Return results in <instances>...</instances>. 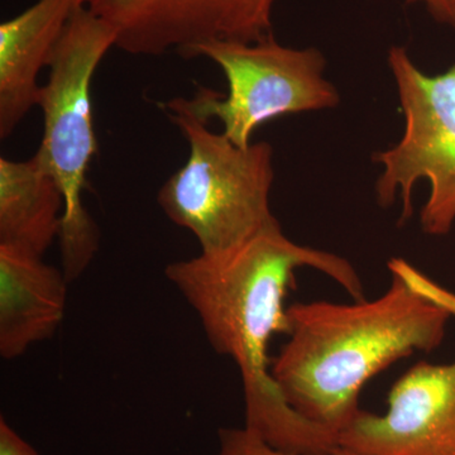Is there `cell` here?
I'll list each match as a JSON object with an SVG mask.
<instances>
[{
    "label": "cell",
    "instance_id": "6da1fadb",
    "mask_svg": "<svg viewBox=\"0 0 455 455\" xmlns=\"http://www.w3.org/2000/svg\"><path fill=\"white\" fill-rule=\"evenodd\" d=\"M322 272L353 300H364L352 263L325 251L295 243L278 227L238 250L170 263L167 280L196 311L209 343L232 359L241 373L244 427L272 448L292 455H331L337 436L311 424L286 403L271 374L269 344L289 331L284 298L296 269Z\"/></svg>",
    "mask_w": 455,
    "mask_h": 455
},
{
    "label": "cell",
    "instance_id": "7a4b0ae2",
    "mask_svg": "<svg viewBox=\"0 0 455 455\" xmlns=\"http://www.w3.org/2000/svg\"><path fill=\"white\" fill-rule=\"evenodd\" d=\"M372 301L295 302L286 343L271 374L286 403L337 436L359 414L362 388L398 359L442 346L455 317V292L403 259Z\"/></svg>",
    "mask_w": 455,
    "mask_h": 455
},
{
    "label": "cell",
    "instance_id": "3957f363",
    "mask_svg": "<svg viewBox=\"0 0 455 455\" xmlns=\"http://www.w3.org/2000/svg\"><path fill=\"white\" fill-rule=\"evenodd\" d=\"M161 107L187 140L188 157L164 181L157 203L173 224L196 236L200 253H229L281 227L269 203L275 178L271 145L236 146L176 99Z\"/></svg>",
    "mask_w": 455,
    "mask_h": 455
},
{
    "label": "cell",
    "instance_id": "277c9868",
    "mask_svg": "<svg viewBox=\"0 0 455 455\" xmlns=\"http://www.w3.org/2000/svg\"><path fill=\"white\" fill-rule=\"evenodd\" d=\"M116 47L112 27L80 4L68 20L50 62L38 107L44 136L36 156L56 180L64 196L60 235L62 271L77 280L99 250L97 223L84 204L89 166L98 154L92 121V84L108 51Z\"/></svg>",
    "mask_w": 455,
    "mask_h": 455
},
{
    "label": "cell",
    "instance_id": "5b68a950",
    "mask_svg": "<svg viewBox=\"0 0 455 455\" xmlns=\"http://www.w3.org/2000/svg\"><path fill=\"white\" fill-rule=\"evenodd\" d=\"M197 56L220 66L228 94L199 88L193 98L176 101L200 121H220L224 136L239 147L252 145L257 128L278 116L331 109L340 101L316 49H291L272 37L253 44L211 42L197 47L193 59Z\"/></svg>",
    "mask_w": 455,
    "mask_h": 455
},
{
    "label": "cell",
    "instance_id": "8992f818",
    "mask_svg": "<svg viewBox=\"0 0 455 455\" xmlns=\"http://www.w3.org/2000/svg\"><path fill=\"white\" fill-rule=\"evenodd\" d=\"M405 131L397 145L373 155L382 164L376 182L377 202L383 208L403 204L401 223L414 214L416 182L427 180L429 197L420 224L429 235H447L455 223V64L444 73H423L403 47L388 51Z\"/></svg>",
    "mask_w": 455,
    "mask_h": 455
},
{
    "label": "cell",
    "instance_id": "52a82bcc",
    "mask_svg": "<svg viewBox=\"0 0 455 455\" xmlns=\"http://www.w3.org/2000/svg\"><path fill=\"white\" fill-rule=\"evenodd\" d=\"M276 0H80L116 33V47L131 55L179 53L193 59L215 41L274 37Z\"/></svg>",
    "mask_w": 455,
    "mask_h": 455
},
{
    "label": "cell",
    "instance_id": "ba28073f",
    "mask_svg": "<svg viewBox=\"0 0 455 455\" xmlns=\"http://www.w3.org/2000/svg\"><path fill=\"white\" fill-rule=\"evenodd\" d=\"M357 455H455V359L419 362L392 386L387 410H361L338 434Z\"/></svg>",
    "mask_w": 455,
    "mask_h": 455
},
{
    "label": "cell",
    "instance_id": "9c48e42d",
    "mask_svg": "<svg viewBox=\"0 0 455 455\" xmlns=\"http://www.w3.org/2000/svg\"><path fill=\"white\" fill-rule=\"evenodd\" d=\"M79 5L80 0H37L0 25V139L38 106L41 71Z\"/></svg>",
    "mask_w": 455,
    "mask_h": 455
},
{
    "label": "cell",
    "instance_id": "30bf717a",
    "mask_svg": "<svg viewBox=\"0 0 455 455\" xmlns=\"http://www.w3.org/2000/svg\"><path fill=\"white\" fill-rule=\"evenodd\" d=\"M68 280L41 256L0 244V355L22 357L64 322Z\"/></svg>",
    "mask_w": 455,
    "mask_h": 455
},
{
    "label": "cell",
    "instance_id": "8fae6325",
    "mask_svg": "<svg viewBox=\"0 0 455 455\" xmlns=\"http://www.w3.org/2000/svg\"><path fill=\"white\" fill-rule=\"evenodd\" d=\"M64 196L37 156L0 158V244L44 257L60 238Z\"/></svg>",
    "mask_w": 455,
    "mask_h": 455
},
{
    "label": "cell",
    "instance_id": "7c38bea8",
    "mask_svg": "<svg viewBox=\"0 0 455 455\" xmlns=\"http://www.w3.org/2000/svg\"><path fill=\"white\" fill-rule=\"evenodd\" d=\"M0 455H41L11 424L0 418Z\"/></svg>",
    "mask_w": 455,
    "mask_h": 455
},
{
    "label": "cell",
    "instance_id": "4fadbf2b",
    "mask_svg": "<svg viewBox=\"0 0 455 455\" xmlns=\"http://www.w3.org/2000/svg\"><path fill=\"white\" fill-rule=\"evenodd\" d=\"M409 4L423 3L430 16L455 32V0H406Z\"/></svg>",
    "mask_w": 455,
    "mask_h": 455
},
{
    "label": "cell",
    "instance_id": "5bb4252c",
    "mask_svg": "<svg viewBox=\"0 0 455 455\" xmlns=\"http://www.w3.org/2000/svg\"><path fill=\"white\" fill-rule=\"evenodd\" d=\"M259 455H292L283 453V451H277V449L269 447V445H265L262 449H260ZM331 455H357L350 453V451H344V449H337L333 454Z\"/></svg>",
    "mask_w": 455,
    "mask_h": 455
}]
</instances>
